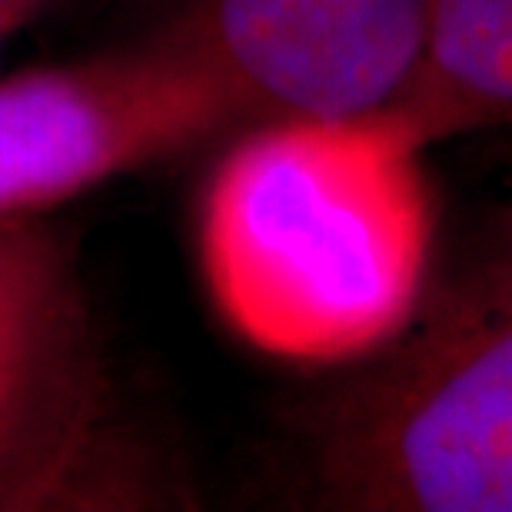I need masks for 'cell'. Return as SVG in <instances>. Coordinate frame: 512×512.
<instances>
[{"label": "cell", "mask_w": 512, "mask_h": 512, "mask_svg": "<svg viewBox=\"0 0 512 512\" xmlns=\"http://www.w3.org/2000/svg\"><path fill=\"white\" fill-rule=\"evenodd\" d=\"M423 153L386 110L240 130L197 213L220 320L303 366H350L393 340L436 270Z\"/></svg>", "instance_id": "cell-1"}, {"label": "cell", "mask_w": 512, "mask_h": 512, "mask_svg": "<svg viewBox=\"0 0 512 512\" xmlns=\"http://www.w3.org/2000/svg\"><path fill=\"white\" fill-rule=\"evenodd\" d=\"M296 499L336 512H512V203L416 313L293 413Z\"/></svg>", "instance_id": "cell-2"}, {"label": "cell", "mask_w": 512, "mask_h": 512, "mask_svg": "<svg viewBox=\"0 0 512 512\" xmlns=\"http://www.w3.org/2000/svg\"><path fill=\"white\" fill-rule=\"evenodd\" d=\"M94 310L57 230L0 220V512L153 506Z\"/></svg>", "instance_id": "cell-3"}, {"label": "cell", "mask_w": 512, "mask_h": 512, "mask_svg": "<svg viewBox=\"0 0 512 512\" xmlns=\"http://www.w3.org/2000/svg\"><path fill=\"white\" fill-rule=\"evenodd\" d=\"M223 130H237L227 104L167 30L120 54L0 77V220H34Z\"/></svg>", "instance_id": "cell-4"}, {"label": "cell", "mask_w": 512, "mask_h": 512, "mask_svg": "<svg viewBox=\"0 0 512 512\" xmlns=\"http://www.w3.org/2000/svg\"><path fill=\"white\" fill-rule=\"evenodd\" d=\"M436 0H190L163 30L217 87L233 127L350 117L399 97Z\"/></svg>", "instance_id": "cell-5"}, {"label": "cell", "mask_w": 512, "mask_h": 512, "mask_svg": "<svg viewBox=\"0 0 512 512\" xmlns=\"http://www.w3.org/2000/svg\"><path fill=\"white\" fill-rule=\"evenodd\" d=\"M383 110L426 150L512 130V0H436L423 57Z\"/></svg>", "instance_id": "cell-6"}, {"label": "cell", "mask_w": 512, "mask_h": 512, "mask_svg": "<svg viewBox=\"0 0 512 512\" xmlns=\"http://www.w3.org/2000/svg\"><path fill=\"white\" fill-rule=\"evenodd\" d=\"M37 14V4H0V47L20 24H27Z\"/></svg>", "instance_id": "cell-7"}, {"label": "cell", "mask_w": 512, "mask_h": 512, "mask_svg": "<svg viewBox=\"0 0 512 512\" xmlns=\"http://www.w3.org/2000/svg\"><path fill=\"white\" fill-rule=\"evenodd\" d=\"M0 4H47V0H0Z\"/></svg>", "instance_id": "cell-8"}, {"label": "cell", "mask_w": 512, "mask_h": 512, "mask_svg": "<svg viewBox=\"0 0 512 512\" xmlns=\"http://www.w3.org/2000/svg\"><path fill=\"white\" fill-rule=\"evenodd\" d=\"M506 133H509V137H512V130H506Z\"/></svg>", "instance_id": "cell-9"}]
</instances>
